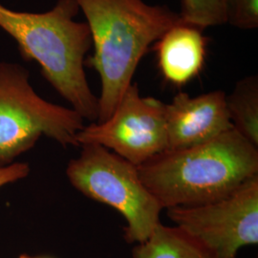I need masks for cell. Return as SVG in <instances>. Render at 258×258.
I'll list each match as a JSON object with an SVG mask.
<instances>
[{"mask_svg": "<svg viewBox=\"0 0 258 258\" xmlns=\"http://www.w3.org/2000/svg\"><path fill=\"white\" fill-rule=\"evenodd\" d=\"M87 19L94 55L84 65L101 78L97 122L107 120L132 84L148 47L183 22L180 14L144 0H76Z\"/></svg>", "mask_w": 258, "mask_h": 258, "instance_id": "cell-2", "label": "cell"}, {"mask_svg": "<svg viewBox=\"0 0 258 258\" xmlns=\"http://www.w3.org/2000/svg\"><path fill=\"white\" fill-rule=\"evenodd\" d=\"M81 147L80 156L66 169L71 184L86 197L120 212L127 224L126 242H145L161 223L163 208L141 180L137 166L102 146Z\"/></svg>", "mask_w": 258, "mask_h": 258, "instance_id": "cell-4", "label": "cell"}, {"mask_svg": "<svg viewBox=\"0 0 258 258\" xmlns=\"http://www.w3.org/2000/svg\"><path fill=\"white\" fill-rule=\"evenodd\" d=\"M226 98V93L221 90L197 97L181 92L171 103H166L167 149L203 144L233 128Z\"/></svg>", "mask_w": 258, "mask_h": 258, "instance_id": "cell-8", "label": "cell"}, {"mask_svg": "<svg viewBox=\"0 0 258 258\" xmlns=\"http://www.w3.org/2000/svg\"><path fill=\"white\" fill-rule=\"evenodd\" d=\"M227 23L241 30L258 27V0H227Z\"/></svg>", "mask_w": 258, "mask_h": 258, "instance_id": "cell-13", "label": "cell"}, {"mask_svg": "<svg viewBox=\"0 0 258 258\" xmlns=\"http://www.w3.org/2000/svg\"><path fill=\"white\" fill-rule=\"evenodd\" d=\"M132 258H217L202 242L178 227L160 223L145 242L132 250Z\"/></svg>", "mask_w": 258, "mask_h": 258, "instance_id": "cell-10", "label": "cell"}, {"mask_svg": "<svg viewBox=\"0 0 258 258\" xmlns=\"http://www.w3.org/2000/svg\"><path fill=\"white\" fill-rule=\"evenodd\" d=\"M19 258H48L42 257V256H31V255H27V254H21Z\"/></svg>", "mask_w": 258, "mask_h": 258, "instance_id": "cell-15", "label": "cell"}, {"mask_svg": "<svg viewBox=\"0 0 258 258\" xmlns=\"http://www.w3.org/2000/svg\"><path fill=\"white\" fill-rule=\"evenodd\" d=\"M76 0H58L53 9L34 14L17 12L0 4V28L19 44L22 57L35 60L42 75L60 96L86 120L99 117V100L84 72V56L92 45L86 22L75 17Z\"/></svg>", "mask_w": 258, "mask_h": 258, "instance_id": "cell-3", "label": "cell"}, {"mask_svg": "<svg viewBox=\"0 0 258 258\" xmlns=\"http://www.w3.org/2000/svg\"><path fill=\"white\" fill-rule=\"evenodd\" d=\"M226 102L233 129L258 148L257 77L242 79L227 96Z\"/></svg>", "mask_w": 258, "mask_h": 258, "instance_id": "cell-11", "label": "cell"}, {"mask_svg": "<svg viewBox=\"0 0 258 258\" xmlns=\"http://www.w3.org/2000/svg\"><path fill=\"white\" fill-rule=\"evenodd\" d=\"M166 215L216 257L237 258L239 249L257 245L258 175L228 196L210 203L170 208Z\"/></svg>", "mask_w": 258, "mask_h": 258, "instance_id": "cell-6", "label": "cell"}, {"mask_svg": "<svg viewBox=\"0 0 258 258\" xmlns=\"http://www.w3.org/2000/svg\"><path fill=\"white\" fill-rule=\"evenodd\" d=\"M184 22L204 30L227 23V0H181Z\"/></svg>", "mask_w": 258, "mask_h": 258, "instance_id": "cell-12", "label": "cell"}, {"mask_svg": "<svg viewBox=\"0 0 258 258\" xmlns=\"http://www.w3.org/2000/svg\"><path fill=\"white\" fill-rule=\"evenodd\" d=\"M163 209L210 203L258 175V148L231 128L209 142L166 149L137 166Z\"/></svg>", "mask_w": 258, "mask_h": 258, "instance_id": "cell-1", "label": "cell"}, {"mask_svg": "<svg viewBox=\"0 0 258 258\" xmlns=\"http://www.w3.org/2000/svg\"><path fill=\"white\" fill-rule=\"evenodd\" d=\"M83 118L74 109L47 102L29 83L21 65L0 62V167L34 148L42 135L62 147H80Z\"/></svg>", "mask_w": 258, "mask_h": 258, "instance_id": "cell-5", "label": "cell"}, {"mask_svg": "<svg viewBox=\"0 0 258 258\" xmlns=\"http://www.w3.org/2000/svg\"><path fill=\"white\" fill-rule=\"evenodd\" d=\"M202 31L183 21L157 40L158 65L168 83L183 85L202 71L208 44Z\"/></svg>", "mask_w": 258, "mask_h": 258, "instance_id": "cell-9", "label": "cell"}, {"mask_svg": "<svg viewBox=\"0 0 258 258\" xmlns=\"http://www.w3.org/2000/svg\"><path fill=\"white\" fill-rule=\"evenodd\" d=\"M30 173V166L26 163H13L0 167V188L6 184L26 178Z\"/></svg>", "mask_w": 258, "mask_h": 258, "instance_id": "cell-14", "label": "cell"}, {"mask_svg": "<svg viewBox=\"0 0 258 258\" xmlns=\"http://www.w3.org/2000/svg\"><path fill=\"white\" fill-rule=\"evenodd\" d=\"M165 109L166 103L142 97L138 85L132 83L107 120L84 125L78 144L102 146L140 166L167 149Z\"/></svg>", "mask_w": 258, "mask_h": 258, "instance_id": "cell-7", "label": "cell"}]
</instances>
